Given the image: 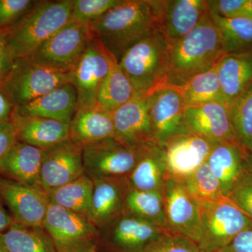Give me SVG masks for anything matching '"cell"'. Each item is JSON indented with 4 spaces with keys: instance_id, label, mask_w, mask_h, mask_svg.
I'll return each mask as SVG.
<instances>
[{
    "instance_id": "cell-34",
    "label": "cell",
    "mask_w": 252,
    "mask_h": 252,
    "mask_svg": "<svg viewBox=\"0 0 252 252\" xmlns=\"http://www.w3.org/2000/svg\"><path fill=\"white\" fill-rule=\"evenodd\" d=\"M179 182L198 203H217L226 198L222 193L220 182L206 162Z\"/></svg>"
},
{
    "instance_id": "cell-49",
    "label": "cell",
    "mask_w": 252,
    "mask_h": 252,
    "mask_svg": "<svg viewBox=\"0 0 252 252\" xmlns=\"http://www.w3.org/2000/svg\"><path fill=\"white\" fill-rule=\"evenodd\" d=\"M0 252H7L4 248V243H3L2 237L1 233H0Z\"/></svg>"
},
{
    "instance_id": "cell-42",
    "label": "cell",
    "mask_w": 252,
    "mask_h": 252,
    "mask_svg": "<svg viewBox=\"0 0 252 252\" xmlns=\"http://www.w3.org/2000/svg\"><path fill=\"white\" fill-rule=\"evenodd\" d=\"M227 252H252V226L240 232L225 248Z\"/></svg>"
},
{
    "instance_id": "cell-50",
    "label": "cell",
    "mask_w": 252,
    "mask_h": 252,
    "mask_svg": "<svg viewBox=\"0 0 252 252\" xmlns=\"http://www.w3.org/2000/svg\"><path fill=\"white\" fill-rule=\"evenodd\" d=\"M81 252H96L95 248H94V246L91 247V248H89L86 249V250H84V251Z\"/></svg>"
},
{
    "instance_id": "cell-8",
    "label": "cell",
    "mask_w": 252,
    "mask_h": 252,
    "mask_svg": "<svg viewBox=\"0 0 252 252\" xmlns=\"http://www.w3.org/2000/svg\"><path fill=\"white\" fill-rule=\"evenodd\" d=\"M144 147H129L115 137L86 146L82 150L84 174L93 180L127 177L137 165Z\"/></svg>"
},
{
    "instance_id": "cell-22",
    "label": "cell",
    "mask_w": 252,
    "mask_h": 252,
    "mask_svg": "<svg viewBox=\"0 0 252 252\" xmlns=\"http://www.w3.org/2000/svg\"><path fill=\"white\" fill-rule=\"evenodd\" d=\"M206 162L220 182L225 197L228 196L242 177L250 171L248 154L240 144L233 142L214 144Z\"/></svg>"
},
{
    "instance_id": "cell-1",
    "label": "cell",
    "mask_w": 252,
    "mask_h": 252,
    "mask_svg": "<svg viewBox=\"0 0 252 252\" xmlns=\"http://www.w3.org/2000/svg\"><path fill=\"white\" fill-rule=\"evenodd\" d=\"M161 0H122L91 22L93 35L119 63L131 46L158 31Z\"/></svg>"
},
{
    "instance_id": "cell-31",
    "label": "cell",
    "mask_w": 252,
    "mask_h": 252,
    "mask_svg": "<svg viewBox=\"0 0 252 252\" xmlns=\"http://www.w3.org/2000/svg\"><path fill=\"white\" fill-rule=\"evenodd\" d=\"M180 89L187 108L210 102L225 104L217 65L190 78Z\"/></svg>"
},
{
    "instance_id": "cell-7",
    "label": "cell",
    "mask_w": 252,
    "mask_h": 252,
    "mask_svg": "<svg viewBox=\"0 0 252 252\" xmlns=\"http://www.w3.org/2000/svg\"><path fill=\"white\" fill-rule=\"evenodd\" d=\"M2 82L16 107L29 103L69 83V74L56 72L29 59H16L12 69Z\"/></svg>"
},
{
    "instance_id": "cell-4",
    "label": "cell",
    "mask_w": 252,
    "mask_h": 252,
    "mask_svg": "<svg viewBox=\"0 0 252 252\" xmlns=\"http://www.w3.org/2000/svg\"><path fill=\"white\" fill-rule=\"evenodd\" d=\"M119 64L137 95L149 96L168 85L169 46L158 30L131 46Z\"/></svg>"
},
{
    "instance_id": "cell-41",
    "label": "cell",
    "mask_w": 252,
    "mask_h": 252,
    "mask_svg": "<svg viewBox=\"0 0 252 252\" xmlns=\"http://www.w3.org/2000/svg\"><path fill=\"white\" fill-rule=\"evenodd\" d=\"M17 142V135L12 123H0V166Z\"/></svg>"
},
{
    "instance_id": "cell-29",
    "label": "cell",
    "mask_w": 252,
    "mask_h": 252,
    "mask_svg": "<svg viewBox=\"0 0 252 252\" xmlns=\"http://www.w3.org/2000/svg\"><path fill=\"white\" fill-rule=\"evenodd\" d=\"M7 252H56L54 242L44 228L14 223L1 233Z\"/></svg>"
},
{
    "instance_id": "cell-48",
    "label": "cell",
    "mask_w": 252,
    "mask_h": 252,
    "mask_svg": "<svg viewBox=\"0 0 252 252\" xmlns=\"http://www.w3.org/2000/svg\"><path fill=\"white\" fill-rule=\"evenodd\" d=\"M248 163L249 170L252 172V149L248 155Z\"/></svg>"
},
{
    "instance_id": "cell-20",
    "label": "cell",
    "mask_w": 252,
    "mask_h": 252,
    "mask_svg": "<svg viewBox=\"0 0 252 252\" xmlns=\"http://www.w3.org/2000/svg\"><path fill=\"white\" fill-rule=\"evenodd\" d=\"M94 182L92 202L87 219L99 230L124 213L130 187L127 177L97 179Z\"/></svg>"
},
{
    "instance_id": "cell-38",
    "label": "cell",
    "mask_w": 252,
    "mask_h": 252,
    "mask_svg": "<svg viewBox=\"0 0 252 252\" xmlns=\"http://www.w3.org/2000/svg\"><path fill=\"white\" fill-rule=\"evenodd\" d=\"M32 0H0V32L16 26L37 4Z\"/></svg>"
},
{
    "instance_id": "cell-46",
    "label": "cell",
    "mask_w": 252,
    "mask_h": 252,
    "mask_svg": "<svg viewBox=\"0 0 252 252\" xmlns=\"http://www.w3.org/2000/svg\"><path fill=\"white\" fill-rule=\"evenodd\" d=\"M8 39L6 32H0V57L8 52Z\"/></svg>"
},
{
    "instance_id": "cell-6",
    "label": "cell",
    "mask_w": 252,
    "mask_h": 252,
    "mask_svg": "<svg viewBox=\"0 0 252 252\" xmlns=\"http://www.w3.org/2000/svg\"><path fill=\"white\" fill-rule=\"evenodd\" d=\"M202 223L201 251H217L252 226V219L228 198L217 203H198Z\"/></svg>"
},
{
    "instance_id": "cell-26",
    "label": "cell",
    "mask_w": 252,
    "mask_h": 252,
    "mask_svg": "<svg viewBox=\"0 0 252 252\" xmlns=\"http://www.w3.org/2000/svg\"><path fill=\"white\" fill-rule=\"evenodd\" d=\"M70 140L84 147L94 142L114 137L112 113L97 104L77 109L69 124Z\"/></svg>"
},
{
    "instance_id": "cell-13",
    "label": "cell",
    "mask_w": 252,
    "mask_h": 252,
    "mask_svg": "<svg viewBox=\"0 0 252 252\" xmlns=\"http://www.w3.org/2000/svg\"><path fill=\"white\" fill-rule=\"evenodd\" d=\"M214 144L190 132L176 135L162 144L170 177L180 182L191 175L206 162Z\"/></svg>"
},
{
    "instance_id": "cell-35",
    "label": "cell",
    "mask_w": 252,
    "mask_h": 252,
    "mask_svg": "<svg viewBox=\"0 0 252 252\" xmlns=\"http://www.w3.org/2000/svg\"><path fill=\"white\" fill-rule=\"evenodd\" d=\"M228 108L239 144L248 155L252 149V86Z\"/></svg>"
},
{
    "instance_id": "cell-47",
    "label": "cell",
    "mask_w": 252,
    "mask_h": 252,
    "mask_svg": "<svg viewBox=\"0 0 252 252\" xmlns=\"http://www.w3.org/2000/svg\"><path fill=\"white\" fill-rule=\"evenodd\" d=\"M238 17L248 18L252 20V0H246Z\"/></svg>"
},
{
    "instance_id": "cell-17",
    "label": "cell",
    "mask_w": 252,
    "mask_h": 252,
    "mask_svg": "<svg viewBox=\"0 0 252 252\" xmlns=\"http://www.w3.org/2000/svg\"><path fill=\"white\" fill-rule=\"evenodd\" d=\"M208 14V0H161L158 31L171 47Z\"/></svg>"
},
{
    "instance_id": "cell-19",
    "label": "cell",
    "mask_w": 252,
    "mask_h": 252,
    "mask_svg": "<svg viewBox=\"0 0 252 252\" xmlns=\"http://www.w3.org/2000/svg\"><path fill=\"white\" fill-rule=\"evenodd\" d=\"M167 228L156 226L124 212L99 229V233L118 251L143 252L151 241Z\"/></svg>"
},
{
    "instance_id": "cell-12",
    "label": "cell",
    "mask_w": 252,
    "mask_h": 252,
    "mask_svg": "<svg viewBox=\"0 0 252 252\" xmlns=\"http://www.w3.org/2000/svg\"><path fill=\"white\" fill-rule=\"evenodd\" d=\"M148 104L154 137L159 145L188 132L185 124L187 107L180 87L165 86L148 96Z\"/></svg>"
},
{
    "instance_id": "cell-24",
    "label": "cell",
    "mask_w": 252,
    "mask_h": 252,
    "mask_svg": "<svg viewBox=\"0 0 252 252\" xmlns=\"http://www.w3.org/2000/svg\"><path fill=\"white\" fill-rule=\"evenodd\" d=\"M217 67L223 102L229 107L252 86V49L225 55Z\"/></svg>"
},
{
    "instance_id": "cell-40",
    "label": "cell",
    "mask_w": 252,
    "mask_h": 252,
    "mask_svg": "<svg viewBox=\"0 0 252 252\" xmlns=\"http://www.w3.org/2000/svg\"><path fill=\"white\" fill-rule=\"evenodd\" d=\"M246 0H208L209 11L220 17H238Z\"/></svg>"
},
{
    "instance_id": "cell-23",
    "label": "cell",
    "mask_w": 252,
    "mask_h": 252,
    "mask_svg": "<svg viewBox=\"0 0 252 252\" xmlns=\"http://www.w3.org/2000/svg\"><path fill=\"white\" fill-rule=\"evenodd\" d=\"M77 108V91L70 83H67L29 103L15 107L14 111L23 115L69 124Z\"/></svg>"
},
{
    "instance_id": "cell-51",
    "label": "cell",
    "mask_w": 252,
    "mask_h": 252,
    "mask_svg": "<svg viewBox=\"0 0 252 252\" xmlns=\"http://www.w3.org/2000/svg\"><path fill=\"white\" fill-rule=\"evenodd\" d=\"M201 252H227L223 251V250H217V251H210V252L201 251Z\"/></svg>"
},
{
    "instance_id": "cell-15",
    "label": "cell",
    "mask_w": 252,
    "mask_h": 252,
    "mask_svg": "<svg viewBox=\"0 0 252 252\" xmlns=\"http://www.w3.org/2000/svg\"><path fill=\"white\" fill-rule=\"evenodd\" d=\"M167 228L185 235L197 244L202 236L198 203L180 182L169 177L162 190Z\"/></svg>"
},
{
    "instance_id": "cell-21",
    "label": "cell",
    "mask_w": 252,
    "mask_h": 252,
    "mask_svg": "<svg viewBox=\"0 0 252 252\" xmlns=\"http://www.w3.org/2000/svg\"><path fill=\"white\" fill-rule=\"evenodd\" d=\"M17 140L46 150L70 140L69 124L51 119L23 115L15 112L11 117Z\"/></svg>"
},
{
    "instance_id": "cell-44",
    "label": "cell",
    "mask_w": 252,
    "mask_h": 252,
    "mask_svg": "<svg viewBox=\"0 0 252 252\" xmlns=\"http://www.w3.org/2000/svg\"><path fill=\"white\" fill-rule=\"evenodd\" d=\"M14 59L9 51L0 57V81L4 80L14 65Z\"/></svg>"
},
{
    "instance_id": "cell-39",
    "label": "cell",
    "mask_w": 252,
    "mask_h": 252,
    "mask_svg": "<svg viewBox=\"0 0 252 252\" xmlns=\"http://www.w3.org/2000/svg\"><path fill=\"white\" fill-rule=\"evenodd\" d=\"M227 198L252 219V172H246Z\"/></svg>"
},
{
    "instance_id": "cell-18",
    "label": "cell",
    "mask_w": 252,
    "mask_h": 252,
    "mask_svg": "<svg viewBox=\"0 0 252 252\" xmlns=\"http://www.w3.org/2000/svg\"><path fill=\"white\" fill-rule=\"evenodd\" d=\"M185 124L187 132L201 136L212 143L229 142L240 144L228 106L221 102H210L187 108Z\"/></svg>"
},
{
    "instance_id": "cell-30",
    "label": "cell",
    "mask_w": 252,
    "mask_h": 252,
    "mask_svg": "<svg viewBox=\"0 0 252 252\" xmlns=\"http://www.w3.org/2000/svg\"><path fill=\"white\" fill-rule=\"evenodd\" d=\"M124 212L156 226L167 228L165 202L160 192L130 189L126 196Z\"/></svg>"
},
{
    "instance_id": "cell-33",
    "label": "cell",
    "mask_w": 252,
    "mask_h": 252,
    "mask_svg": "<svg viewBox=\"0 0 252 252\" xmlns=\"http://www.w3.org/2000/svg\"><path fill=\"white\" fill-rule=\"evenodd\" d=\"M220 31L225 55L252 49V20L245 17L223 18L210 12Z\"/></svg>"
},
{
    "instance_id": "cell-11",
    "label": "cell",
    "mask_w": 252,
    "mask_h": 252,
    "mask_svg": "<svg viewBox=\"0 0 252 252\" xmlns=\"http://www.w3.org/2000/svg\"><path fill=\"white\" fill-rule=\"evenodd\" d=\"M0 198L9 208L14 223L44 228L50 201L42 189L0 177Z\"/></svg>"
},
{
    "instance_id": "cell-36",
    "label": "cell",
    "mask_w": 252,
    "mask_h": 252,
    "mask_svg": "<svg viewBox=\"0 0 252 252\" xmlns=\"http://www.w3.org/2000/svg\"><path fill=\"white\" fill-rule=\"evenodd\" d=\"M143 252H201V250L193 240L168 228L151 241Z\"/></svg>"
},
{
    "instance_id": "cell-3",
    "label": "cell",
    "mask_w": 252,
    "mask_h": 252,
    "mask_svg": "<svg viewBox=\"0 0 252 252\" xmlns=\"http://www.w3.org/2000/svg\"><path fill=\"white\" fill-rule=\"evenodd\" d=\"M73 0L39 1L9 31L8 50L14 60L28 59L72 18Z\"/></svg>"
},
{
    "instance_id": "cell-28",
    "label": "cell",
    "mask_w": 252,
    "mask_h": 252,
    "mask_svg": "<svg viewBox=\"0 0 252 252\" xmlns=\"http://www.w3.org/2000/svg\"><path fill=\"white\" fill-rule=\"evenodd\" d=\"M94 187V180L84 174L77 180L48 193L50 203L87 218Z\"/></svg>"
},
{
    "instance_id": "cell-5",
    "label": "cell",
    "mask_w": 252,
    "mask_h": 252,
    "mask_svg": "<svg viewBox=\"0 0 252 252\" xmlns=\"http://www.w3.org/2000/svg\"><path fill=\"white\" fill-rule=\"evenodd\" d=\"M93 38L89 24L71 18L67 24L28 59L56 72L69 74L75 67Z\"/></svg>"
},
{
    "instance_id": "cell-25",
    "label": "cell",
    "mask_w": 252,
    "mask_h": 252,
    "mask_svg": "<svg viewBox=\"0 0 252 252\" xmlns=\"http://www.w3.org/2000/svg\"><path fill=\"white\" fill-rule=\"evenodd\" d=\"M44 155V150L18 141L0 166V173L21 185L41 189Z\"/></svg>"
},
{
    "instance_id": "cell-27",
    "label": "cell",
    "mask_w": 252,
    "mask_h": 252,
    "mask_svg": "<svg viewBox=\"0 0 252 252\" xmlns=\"http://www.w3.org/2000/svg\"><path fill=\"white\" fill-rule=\"evenodd\" d=\"M169 177L163 150L155 143L144 147L127 181L130 190L162 193Z\"/></svg>"
},
{
    "instance_id": "cell-2",
    "label": "cell",
    "mask_w": 252,
    "mask_h": 252,
    "mask_svg": "<svg viewBox=\"0 0 252 252\" xmlns=\"http://www.w3.org/2000/svg\"><path fill=\"white\" fill-rule=\"evenodd\" d=\"M224 56L221 36L209 11L193 31L169 48L168 85L183 86L215 67Z\"/></svg>"
},
{
    "instance_id": "cell-43",
    "label": "cell",
    "mask_w": 252,
    "mask_h": 252,
    "mask_svg": "<svg viewBox=\"0 0 252 252\" xmlns=\"http://www.w3.org/2000/svg\"><path fill=\"white\" fill-rule=\"evenodd\" d=\"M15 105L5 89L2 81H0V123L11 122Z\"/></svg>"
},
{
    "instance_id": "cell-45",
    "label": "cell",
    "mask_w": 252,
    "mask_h": 252,
    "mask_svg": "<svg viewBox=\"0 0 252 252\" xmlns=\"http://www.w3.org/2000/svg\"><path fill=\"white\" fill-rule=\"evenodd\" d=\"M14 223V220L4 208V203L0 198V233L7 230Z\"/></svg>"
},
{
    "instance_id": "cell-32",
    "label": "cell",
    "mask_w": 252,
    "mask_h": 252,
    "mask_svg": "<svg viewBox=\"0 0 252 252\" xmlns=\"http://www.w3.org/2000/svg\"><path fill=\"white\" fill-rule=\"evenodd\" d=\"M135 95L120 64L112 58L108 74L99 89L97 103L105 110L113 113Z\"/></svg>"
},
{
    "instance_id": "cell-14",
    "label": "cell",
    "mask_w": 252,
    "mask_h": 252,
    "mask_svg": "<svg viewBox=\"0 0 252 252\" xmlns=\"http://www.w3.org/2000/svg\"><path fill=\"white\" fill-rule=\"evenodd\" d=\"M112 117L114 137L122 143L134 148L157 143L149 116L148 96L135 94L114 111Z\"/></svg>"
},
{
    "instance_id": "cell-10",
    "label": "cell",
    "mask_w": 252,
    "mask_h": 252,
    "mask_svg": "<svg viewBox=\"0 0 252 252\" xmlns=\"http://www.w3.org/2000/svg\"><path fill=\"white\" fill-rule=\"evenodd\" d=\"M112 58L94 36L75 67L69 73V83L77 93V109L98 104L99 89L108 74Z\"/></svg>"
},
{
    "instance_id": "cell-37",
    "label": "cell",
    "mask_w": 252,
    "mask_h": 252,
    "mask_svg": "<svg viewBox=\"0 0 252 252\" xmlns=\"http://www.w3.org/2000/svg\"><path fill=\"white\" fill-rule=\"evenodd\" d=\"M122 0H73L72 19L90 24Z\"/></svg>"
},
{
    "instance_id": "cell-9",
    "label": "cell",
    "mask_w": 252,
    "mask_h": 252,
    "mask_svg": "<svg viewBox=\"0 0 252 252\" xmlns=\"http://www.w3.org/2000/svg\"><path fill=\"white\" fill-rule=\"evenodd\" d=\"M44 228L59 252H81L94 246L99 230L86 217L49 203Z\"/></svg>"
},
{
    "instance_id": "cell-16",
    "label": "cell",
    "mask_w": 252,
    "mask_h": 252,
    "mask_svg": "<svg viewBox=\"0 0 252 252\" xmlns=\"http://www.w3.org/2000/svg\"><path fill=\"white\" fill-rule=\"evenodd\" d=\"M83 147L71 140L44 150L40 187L46 193L84 175Z\"/></svg>"
}]
</instances>
